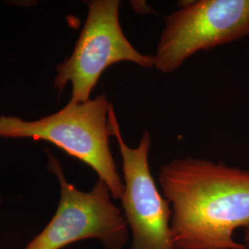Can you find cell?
<instances>
[{"label": "cell", "mask_w": 249, "mask_h": 249, "mask_svg": "<svg viewBox=\"0 0 249 249\" xmlns=\"http://www.w3.org/2000/svg\"><path fill=\"white\" fill-rule=\"evenodd\" d=\"M176 249H242L234 231L249 225V170L180 158L161 166Z\"/></svg>", "instance_id": "1"}, {"label": "cell", "mask_w": 249, "mask_h": 249, "mask_svg": "<svg viewBox=\"0 0 249 249\" xmlns=\"http://www.w3.org/2000/svg\"><path fill=\"white\" fill-rule=\"evenodd\" d=\"M111 103L103 93L84 103H70L53 115L36 121L0 116V138L46 141L83 161L107 184L112 197L121 199L124 190L110 149L112 136L108 111Z\"/></svg>", "instance_id": "2"}, {"label": "cell", "mask_w": 249, "mask_h": 249, "mask_svg": "<svg viewBox=\"0 0 249 249\" xmlns=\"http://www.w3.org/2000/svg\"><path fill=\"white\" fill-rule=\"evenodd\" d=\"M120 3L118 0L87 2L88 15L74 50L55 68L54 87L60 94L71 83V102L89 101L102 74L115 64L126 61L144 69L154 67L153 55L139 52L124 36L119 20Z\"/></svg>", "instance_id": "3"}, {"label": "cell", "mask_w": 249, "mask_h": 249, "mask_svg": "<svg viewBox=\"0 0 249 249\" xmlns=\"http://www.w3.org/2000/svg\"><path fill=\"white\" fill-rule=\"evenodd\" d=\"M47 155V167L60 185V198L51 221L24 249H62L92 238L105 249H124L129 229L107 184L98 178L90 191H80L67 181L59 160L48 150Z\"/></svg>", "instance_id": "4"}, {"label": "cell", "mask_w": 249, "mask_h": 249, "mask_svg": "<svg viewBox=\"0 0 249 249\" xmlns=\"http://www.w3.org/2000/svg\"><path fill=\"white\" fill-rule=\"evenodd\" d=\"M249 36V0L186 2L165 18L154 57L163 74L176 71L199 51Z\"/></svg>", "instance_id": "5"}, {"label": "cell", "mask_w": 249, "mask_h": 249, "mask_svg": "<svg viewBox=\"0 0 249 249\" xmlns=\"http://www.w3.org/2000/svg\"><path fill=\"white\" fill-rule=\"evenodd\" d=\"M108 123L122 157L124 190L121 201L132 235L131 249H176L171 231V205L156 186L150 168L151 135L145 130L139 145L129 147L123 139L112 104Z\"/></svg>", "instance_id": "6"}, {"label": "cell", "mask_w": 249, "mask_h": 249, "mask_svg": "<svg viewBox=\"0 0 249 249\" xmlns=\"http://www.w3.org/2000/svg\"><path fill=\"white\" fill-rule=\"evenodd\" d=\"M241 243L243 246L242 249H249V225L245 228V233Z\"/></svg>", "instance_id": "7"}, {"label": "cell", "mask_w": 249, "mask_h": 249, "mask_svg": "<svg viewBox=\"0 0 249 249\" xmlns=\"http://www.w3.org/2000/svg\"><path fill=\"white\" fill-rule=\"evenodd\" d=\"M0 204H1V198H0Z\"/></svg>", "instance_id": "8"}]
</instances>
